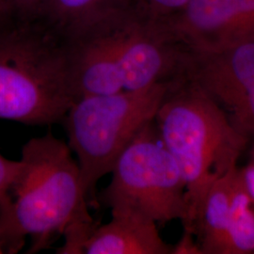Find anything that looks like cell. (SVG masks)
Wrapping results in <instances>:
<instances>
[{
    "label": "cell",
    "instance_id": "cell-1",
    "mask_svg": "<svg viewBox=\"0 0 254 254\" xmlns=\"http://www.w3.org/2000/svg\"><path fill=\"white\" fill-rule=\"evenodd\" d=\"M20 161L10 206L0 216L3 253H18L27 237L32 241L29 253L46 248L56 235L70 244L82 242L95 224L69 145L51 133L33 137L23 147Z\"/></svg>",
    "mask_w": 254,
    "mask_h": 254
},
{
    "label": "cell",
    "instance_id": "cell-2",
    "mask_svg": "<svg viewBox=\"0 0 254 254\" xmlns=\"http://www.w3.org/2000/svg\"><path fill=\"white\" fill-rule=\"evenodd\" d=\"M154 123L186 184L189 212L184 230L195 235L208 191L238 166L250 140L215 101L183 77L172 83Z\"/></svg>",
    "mask_w": 254,
    "mask_h": 254
},
{
    "label": "cell",
    "instance_id": "cell-3",
    "mask_svg": "<svg viewBox=\"0 0 254 254\" xmlns=\"http://www.w3.org/2000/svg\"><path fill=\"white\" fill-rule=\"evenodd\" d=\"M0 24V119L30 126L64 122L75 98L69 44L46 26Z\"/></svg>",
    "mask_w": 254,
    "mask_h": 254
},
{
    "label": "cell",
    "instance_id": "cell-4",
    "mask_svg": "<svg viewBox=\"0 0 254 254\" xmlns=\"http://www.w3.org/2000/svg\"><path fill=\"white\" fill-rule=\"evenodd\" d=\"M173 81L74 100L64 122L88 198L127 146L154 122Z\"/></svg>",
    "mask_w": 254,
    "mask_h": 254
},
{
    "label": "cell",
    "instance_id": "cell-5",
    "mask_svg": "<svg viewBox=\"0 0 254 254\" xmlns=\"http://www.w3.org/2000/svg\"><path fill=\"white\" fill-rule=\"evenodd\" d=\"M110 173L111 181L100 199L111 213H135L156 224L187 220L185 180L154 121L127 146Z\"/></svg>",
    "mask_w": 254,
    "mask_h": 254
},
{
    "label": "cell",
    "instance_id": "cell-6",
    "mask_svg": "<svg viewBox=\"0 0 254 254\" xmlns=\"http://www.w3.org/2000/svg\"><path fill=\"white\" fill-rule=\"evenodd\" d=\"M183 77L215 101L254 141V40L214 51H189Z\"/></svg>",
    "mask_w": 254,
    "mask_h": 254
},
{
    "label": "cell",
    "instance_id": "cell-7",
    "mask_svg": "<svg viewBox=\"0 0 254 254\" xmlns=\"http://www.w3.org/2000/svg\"><path fill=\"white\" fill-rule=\"evenodd\" d=\"M189 51H214L254 40V0H190L159 25Z\"/></svg>",
    "mask_w": 254,
    "mask_h": 254
},
{
    "label": "cell",
    "instance_id": "cell-8",
    "mask_svg": "<svg viewBox=\"0 0 254 254\" xmlns=\"http://www.w3.org/2000/svg\"><path fill=\"white\" fill-rule=\"evenodd\" d=\"M116 15L68 42L71 81L75 100L85 96L124 91L113 28Z\"/></svg>",
    "mask_w": 254,
    "mask_h": 254
},
{
    "label": "cell",
    "instance_id": "cell-9",
    "mask_svg": "<svg viewBox=\"0 0 254 254\" xmlns=\"http://www.w3.org/2000/svg\"><path fill=\"white\" fill-rule=\"evenodd\" d=\"M156 223L135 213H111L109 223L95 226L82 244L86 254H172Z\"/></svg>",
    "mask_w": 254,
    "mask_h": 254
},
{
    "label": "cell",
    "instance_id": "cell-10",
    "mask_svg": "<svg viewBox=\"0 0 254 254\" xmlns=\"http://www.w3.org/2000/svg\"><path fill=\"white\" fill-rule=\"evenodd\" d=\"M130 7L131 0H45L39 17L69 42Z\"/></svg>",
    "mask_w": 254,
    "mask_h": 254
},
{
    "label": "cell",
    "instance_id": "cell-11",
    "mask_svg": "<svg viewBox=\"0 0 254 254\" xmlns=\"http://www.w3.org/2000/svg\"><path fill=\"white\" fill-rule=\"evenodd\" d=\"M237 168L213 185L203 202L195 229L201 254H227L230 207Z\"/></svg>",
    "mask_w": 254,
    "mask_h": 254
},
{
    "label": "cell",
    "instance_id": "cell-12",
    "mask_svg": "<svg viewBox=\"0 0 254 254\" xmlns=\"http://www.w3.org/2000/svg\"><path fill=\"white\" fill-rule=\"evenodd\" d=\"M227 254H254V203L242 170L236 169L230 207Z\"/></svg>",
    "mask_w": 254,
    "mask_h": 254
},
{
    "label": "cell",
    "instance_id": "cell-13",
    "mask_svg": "<svg viewBox=\"0 0 254 254\" xmlns=\"http://www.w3.org/2000/svg\"><path fill=\"white\" fill-rule=\"evenodd\" d=\"M190 0H131L130 9L136 16L162 25L186 7Z\"/></svg>",
    "mask_w": 254,
    "mask_h": 254
},
{
    "label": "cell",
    "instance_id": "cell-14",
    "mask_svg": "<svg viewBox=\"0 0 254 254\" xmlns=\"http://www.w3.org/2000/svg\"><path fill=\"white\" fill-rule=\"evenodd\" d=\"M10 18L19 21H35L45 0H4Z\"/></svg>",
    "mask_w": 254,
    "mask_h": 254
},
{
    "label": "cell",
    "instance_id": "cell-15",
    "mask_svg": "<svg viewBox=\"0 0 254 254\" xmlns=\"http://www.w3.org/2000/svg\"><path fill=\"white\" fill-rule=\"evenodd\" d=\"M194 237L196 236L192 232L184 230V234L178 243L173 246L172 254H201L200 246L197 240H194Z\"/></svg>",
    "mask_w": 254,
    "mask_h": 254
},
{
    "label": "cell",
    "instance_id": "cell-16",
    "mask_svg": "<svg viewBox=\"0 0 254 254\" xmlns=\"http://www.w3.org/2000/svg\"><path fill=\"white\" fill-rule=\"evenodd\" d=\"M250 153V161L245 168H242L241 170L243 173L246 187L254 203V142H253Z\"/></svg>",
    "mask_w": 254,
    "mask_h": 254
},
{
    "label": "cell",
    "instance_id": "cell-17",
    "mask_svg": "<svg viewBox=\"0 0 254 254\" xmlns=\"http://www.w3.org/2000/svg\"><path fill=\"white\" fill-rule=\"evenodd\" d=\"M9 10L4 0H0V24H3L10 20Z\"/></svg>",
    "mask_w": 254,
    "mask_h": 254
},
{
    "label": "cell",
    "instance_id": "cell-18",
    "mask_svg": "<svg viewBox=\"0 0 254 254\" xmlns=\"http://www.w3.org/2000/svg\"><path fill=\"white\" fill-rule=\"evenodd\" d=\"M4 254V253H3V251H2V249H1V247H0V254Z\"/></svg>",
    "mask_w": 254,
    "mask_h": 254
}]
</instances>
